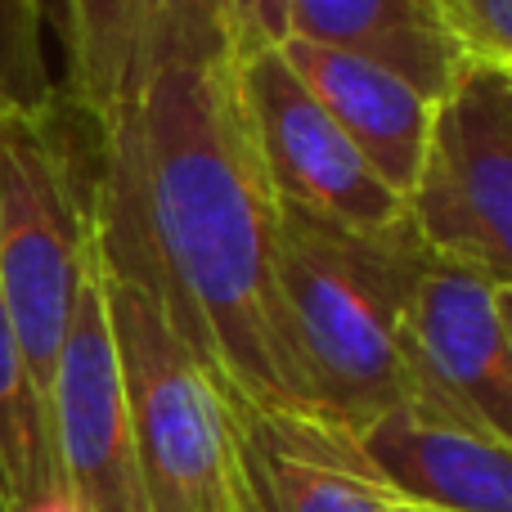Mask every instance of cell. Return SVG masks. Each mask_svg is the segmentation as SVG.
<instances>
[{
    "instance_id": "6da1fadb",
    "label": "cell",
    "mask_w": 512,
    "mask_h": 512,
    "mask_svg": "<svg viewBox=\"0 0 512 512\" xmlns=\"http://www.w3.org/2000/svg\"><path fill=\"white\" fill-rule=\"evenodd\" d=\"M279 198L234 59L171 68L95 131V252L248 405L301 409L274 288Z\"/></svg>"
},
{
    "instance_id": "7a4b0ae2",
    "label": "cell",
    "mask_w": 512,
    "mask_h": 512,
    "mask_svg": "<svg viewBox=\"0 0 512 512\" xmlns=\"http://www.w3.org/2000/svg\"><path fill=\"white\" fill-rule=\"evenodd\" d=\"M423 261L409 221L351 230L279 207L274 288L301 409L360 432L405 396L400 319Z\"/></svg>"
},
{
    "instance_id": "3957f363",
    "label": "cell",
    "mask_w": 512,
    "mask_h": 512,
    "mask_svg": "<svg viewBox=\"0 0 512 512\" xmlns=\"http://www.w3.org/2000/svg\"><path fill=\"white\" fill-rule=\"evenodd\" d=\"M99 274L149 512H248L243 400L198 360L149 292L104 265Z\"/></svg>"
},
{
    "instance_id": "277c9868",
    "label": "cell",
    "mask_w": 512,
    "mask_h": 512,
    "mask_svg": "<svg viewBox=\"0 0 512 512\" xmlns=\"http://www.w3.org/2000/svg\"><path fill=\"white\" fill-rule=\"evenodd\" d=\"M95 256V167L72 140L63 90L41 108H0V306L50 396L54 355Z\"/></svg>"
},
{
    "instance_id": "5b68a950",
    "label": "cell",
    "mask_w": 512,
    "mask_h": 512,
    "mask_svg": "<svg viewBox=\"0 0 512 512\" xmlns=\"http://www.w3.org/2000/svg\"><path fill=\"white\" fill-rule=\"evenodd\" d=\"M405 221L432 256L512 279V63L468 59L432 99Z\"/></svg>"
},
{
    "instance_id": "8992f818",
    "label": "cell",
    "mask_w": 512,
    "mask_h": 512,
    "mask_svg": "<svg viewBox=\"0 0 512 512\" xmlns=\"http://www.w3.org/2000/svg\"><path fill=\"white\" fill-rule=\"evenodd\" d=\"M512 279L432 256L418 265L400 319L405 396L512 441Z\"/></svg>"
},
{
    "instance_id": "52a82bcc",
    "label": "cell",
    "mask_w": 512,
    "mask_h": 512,
    "mask_svg": "<svg viewBox=\"0 0 512 512\" xmlns=\"http://www.w3.org/2000/svg\"><path fill=\"white\" fill-rule=\"evenodd\" d=\"M234 81L256 162L279 207L351 230H391L405 221V198L346 140L279 50L234 59Z\"/></svg>"
},
{
    "instance_id": "ba28073f",
    "label": "cell",
    "mask_w": 512,
    "mask_h": 512,
    "mask_svg": "<svg viewBox=\"0 0 512 512\" xmlns=\"http://www.w3.org/2000/svg\"><path fill=\"white\" fill-rule=\"evenodd\" d=\"M50 450L59 486L81 512H149L126 414L122 364L108 328L99 252L77 288L50 373Z\"/></svg>"
},
{
    "instance_id": "9c48e42d",
    "label": "cell",
    "mask_w": 512,
    "mask_h": 512,
    "mask_svg": "<svg viewBox=\"0 0 512 512\" xmlns=\"http://www.w3.org/2000/svg\"><path fill=\"white\" fill-rule=\"evenodd\" d=\"M68 86L63 99L104 126L162 72L230 59L225 0H59Z\"/></svg>"
},
{
    "instance_id": "30bf717a",
    "label": "cell",
    "mask_w": 512,
    "mask_h": 512,
    "mask_svg": "<svg viewBox=\"0 0 512 512\" xmlns=\"http://www.w3.org/2000/svg\"><path fill=\"white\" fill-rule=\"evenodd\" d=\"M378 477L409 504L450 512H512V441L441 414V409L396 400L355 432Z\"/></svg>"
},
{
    "instance_id": "8fae6325",
    "label": "cell",
    "mask_w": 512,
    "mask_h": 512,
    "mask_svg": "<svg viewBox=\"0 0 512 512\" xmlns=\"http://www.w3.org/2000/svg\"><path fill=\"white\" fill-rule=\"evenodd\" d=\"M243 459L265 512H400L351 427L310 409L239 405Z\"/></svg>"
},
{
    "instance_id": "7c38bea8",
    "label": "cell",
    "mask_w": 512,
    "mask_h": 512,
    "mask_svg": "<svg viewBox=\"0 0 512 512\" xmlns=\"http://www.w3.org/2000/svg\"><path fill=\"white\" fill-rule=\"evenodd\" d=\"M279 54L306 81L310 95L328 108V117L346 131V140L369 158V167L405 198V189L414 185L418 158H423L432 99L414 81H405L387 63L360 50L288 36Z\"/></svg>"
},
{
    "instance_id": "4fadbf2b",
    "label": "cell",
    "mask_w": 512,
    "mask_h": 512,
    "mask_svg": "<svg viewBox=\"0 0 512 512\" xmlns=\"http://www.w3.org/2000/svg\"><path fill=\"white\" fill-rule=\"evenodd\" d=\"M292 36L360 50L436 99L463 68V54L427 0H292Z\"/></svg>"
},
{
    "instance_id": "5bb4252c",
    "label": "cell",
    "mask_w": 512,
    "mask_h": 512,
    "mask_svg": "<svg viewBox=\"0 0 512 512\" xmlns=\"http://www.w3.org/2000/svg\"><path fill=\"white\" fill-rule=\"evenodd\" d=\"M50 490H59L50 450V405L0 306V512H27Z\"/></svg>"
},
{
    "instance_id": "9a60e30c",
    "label": "cell",
    "mask_w": 512,
    "mask_h": 512,
    "mask_svg": "<svg viewBox=\"0 0 512 512\" xmlns=\"http://www.w3.org/2000/svg\"><path fill=\"white\" fill-rule=\"evenodd\" d=\"M59 95L45 68V0H0V99L41 108Z\"/></svg>"
},
{
    "instance_id": "2e32d148",
    "label": "cell",
    "mask_w": 512,
    "mask_h": 512,
    "mask_svg": "<svg viewBox=\"0 0 512 512\" xmlns=\"http://www.w3.org/2000/svg\"><path fill=\"white\" fill-rule=\"evenodd\" d=\"M463 59L512 63V0H427Z\"/></svg>"
},
{
    "instance_id": "e0dca14e",
    "label": "cell",
    "mask_w": 512,
    "mask_h": 512,
    "mask_svg": "<svg viewBox=\"0 0 512 512\" xmlns=\"http://www.w3.org/2000/svg\"><path fill=\"white\" fill-rule=\"evenodd\" d=\"M230 23V59L279 50L292 36V0H225Z\"/></svg>"
},
{
    "instance_id": "ac0fdd59",
    "label": "cell",
    "mask_w": 512,
    "mask_h": 512,
    "mask_svg": "<svg viewBox=\"0 0 512 512\" xmlns=\"http://www.w3.org/2000/svg\"><path fill=\"white\" fill-rule=\"evenodd\" d=\"M400 512H450V508H427V504H409V499H400Z\"/></svg>"
},
{
    "instance_id": "d6986e66",
    "label": "cell",
    "mask_w": 512,
    "mask_h": 512,
    "mask_svg": "<svg viewBox=\"0 0 512 512\" xmlns=\"http://www.w3.org/2000/svg\"><path fill=\"white\" fill-rule=\"evenodd\" d=\"M248 512H265V508H261V499H256V490H252V504H248Z\"/></svg>"
},
{
    "instance_id": "ffe728a7",
    "label": "cell",
    "mask_w": 512,
    "mask_h": 512,
    "mask_svg": "<svg viewBox=\"0 0 512 512\" xmlns=\"http://www.w3.org/2000/svg\"><path fill=\"white\" fill-rule=\"evenodd\" d=\"M0 108H5V99H0Z\"/></svg>"
}]
</instances>
